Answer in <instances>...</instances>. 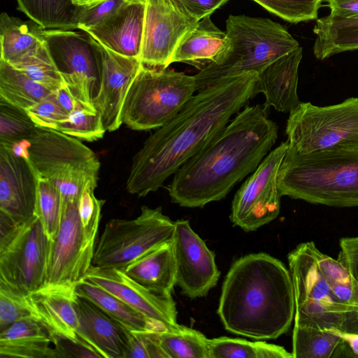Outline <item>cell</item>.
Instances as JSON below:
<instances>
[{"mask_svg": "<svg viewBox=\"0 0 358 358\" xmlns=\"http://www.w3.org/2000/svg\"><path fill=\"white\" fill-rule=\"evenodd\" d=\"M257 83L258 73L248 72L198 90L134 155L128 192L143 197L162 187L257 94Z\"/></svg>", "mask_w": 358, "mask_h": 358, "instance_id": "cell-1", "label": "cell"}, {"mask_svg": "<svg viewBox=\"0 0 358 358\" xmlns=\"http://www.w3.org/2000/svg\"><path fill=\"white\" fill-rule=\"evenodd\" d=\"M265 105L246 106L174 174L167 189L171 201L203 208L224 199L255 171L275 145L278 127Z\"/></svg>", "mask_w": 358, "mask_h": 358, "instance_id": "cell-2", "label": "cell"}, {"mask_svg": "<svg viewBox=\"0 0 358 358\" xmlns=\"http://www.w3.org/2000/svg\"><path fill=\"white\" fill-rule=\"evenodd\" d=\"M294 312L291 274L281 261L260 252L233 263L217 308L226 330L257 340L275 339L288 331Z\"/></svg>", "mask_w": 358, "mask_h": 358, "instance_id": "cell-3", "label": "cell"}, {"mask_svg": "<svg viewBox=\"0 0 358 358\" xmlns=\"http://www.w3.org/2000/svg\"><path fill=\"white\" fill-rule=\"evenodd\" d=\"M282 196L331 207L358 206V149L286 152L278 176Z\"/></svg>", "mask_w": 358, "mask_h": 358, "instance_id": "cell-4", "label": "cell"}, {"mask_svg": "<svg viewBox=\"0 0 358 358\" xmlns=\"http://www.w3.org/2000/svg\"><path fill=\"white\" fill-rule=\"evenodd\" d=\"M225 32L223 49L194 76L198 90L225 78L259 73L299 46L285 27L268 18L229 15Z\"/></svg>", "mask_w": 358, "mask_h": 358, "instance_id": "cell-5", "label": "cell"}, {"mask_svg": "<svg viewBox=\"0 0 358 358\" xmlns=\"http://www.w3.org/2000/svg\"><path fill=\"white\" fill-rule=\"evenodd\" d=\"M26 153L38 178L53 183L63 200H78L87 186H97L99 160L76 138L36 127L26 140Z\"/></svg>", "mask_w": 358, "mask_h": 358, "instance_id": "cell-6", "label": "cell"}, {"mask_svg": "<svg viewBox=\"0 0 358 358\" xmlns=\"http://www.w3.org/2000/svg\"><path fill=\"white\" fill-rule=\"evenodd\" d=\"M196 91L194 76L143 64L125 97L122 122L136 131L157 129L173 118Z\"/></svg>", "mask_w": 358, "mask_h": 358, "instance_id": "cell-7", "label": "cell"}, {"mask_svg": "<svg viewBox=\"0 0 358 358\" xmlns=\"http://www.w3.org/2000/svg\"><path fill=\"white\" fill-rule=\"evenodd\" d=\"M285 131L289 154L358 149V97L325 106L301 102L289 113Z\"/></svg>", "mask_w": 358, "mask_h": 358, "instance_id": "cell-8", "label": "cell"}, {"mask_svg": "<svg viewBox=\"0 0 358 358\" xmlns=\"http://www.w3.org/2000/svg\"><path fill=\"white\" fill-rule=\"evenodd\" d=\"M313 241L299 244L287 256L295 302L294 324L343 331L353 312L332 293L319 268Z\"/></svg>", "mask_w": 358, "mask_h": 358, "instance_id": "cell-9", "label": "cell"}, {"mask_svg": "<svg viewBox=\"0 0 358 358\" xmlns=\"http://www.w3.org/2000/svg\"><path fill=\"white\" fill-rule=\"evenodd\" d=\"M175 222L162 208L141 207L132 220L112 219L96 242L92 265L122 269L131 262L173 238Z\"/></svg>", "mask_w": 358, "mask_h": 358, "instance_id": "cell-10", "label": "cell"}, {"mask_svg": "<svg viewBox=\"0 0 358 358\" xmlns=\"http://www.w3.org/2000/svg\"><path fill=\"white\" fill-rule=\"evenodd\" d=\"M48 244L36 215L21 225L0 229V282L24 294L43 285Z\"/></svg>", "mask_w": 358, "mask_h": 358, "instance_id": "cell-11", "label": "cell"}, {"mask_svg": "<svg viewBox=\"0 0 358 358\" xmlns=\"http://www.w3.org/2000/svg\"><path fill=\"white\" fill-rule=\"evenodd\" d=\"M66 85L78 100L93 104L100 83L101 52L87 32L74 29H45L35 27Z\"/></svg>", "mask_w": 358, "mask_h": 358, "instance_id": "cell-12", "label": "cell"}, {"mask_svg": "<svg viewBox=\"0 0 358 358\" xmlns=\"http://www.w3.org/2000/svg\"><path fill=\"white\" fill-rule=\"evenodd\" d=\"M287 149L285 141L271 151L236 192L230 215L234 225L251 231L278 216L282 195L278 176Z\"/></svg>", "mask_w": 358, "mask_h": 358, "instance_id": "cell-13", "label": "cell"}, {"mask_svg": "<svg viewBox=\"0 0 358 358\" xmlns=\"http://www.w3.org/2000/svg\"><path fill=\"white\" fill-rule=\"evenodd\" d=\"M78 201L63 200L59 231L48 244L45 283L76 286L92 265L96 243L84 234Z\"/></svg>", "mask_w": 358, "mask_h": 358, "instance_id": "cell-14", "label": "cell"}, {"mask_svg": "<svg viewBox=\"0 0 358 358\" xmlns=\"http://www.w3.org/2000/svg\"><path fill=\"white\" fill-rule=\"evenodd\" d=\"M198 22L173 0H145L142 64L167 68L178 43Z\"/></svg>", "mask_w": 358, "mask_h": 358, "instance_id": "cell-15", "label": "cell"}, {"mask_svg": "<svg viewBox=\"0 0 358 358\" xmlns=\"http://www.w3.org/2000/svg\"><path fill=\"white\" fill-rule=\"evenodd\" d=\"M173 240L176 285L189 298L205 296L217 285L220 275L214 252L192 229L187 220L175 222Z\"/></svg>", "mask_w": 358, "mask_h": 358, "instance_id": "cell-16", "label": "cell"}, {"mask_svg": "<svg viewBox=\"0 0 358 358\" xmlns=\"http://www.w3.org/2000/svg\"><path fill=\"white\" fill-rule=\"evenodd\" d=\"M38 179L27 157L0 144V220L19 226L35 216Z\"/></svg>", "mask_w": 358, "mask_h": 358, "instance_id": "cell-17", "label": "cell"}, {"mask_svg": "<svg viewBox=\"0 0 358 358\" xmlns=\"http://www.w3.org/2000/svg\"><path fill=\"white\" fill-rule=\"evenodd\" d=\"M100 83L92 103L100 113L106 131L122 125V106L129 89L143 66L139 58L120 55L99 43Z\"/></svg>", "mask_w": 358, "mask_h": 358, "instance_id": "cell-18", "label": "cell"}, {"mask_svg": "<svg viewBox=\"0 0 358 358\" xmlns=\"http://www.w3.org/2000/svg\"><path fill=\"white\" fill-rule=\"evenodd\" d=\"M84 278L122 299L168 330L178 325L176 306L172 297H164L150 292L120 269L91 265Z\"/></svg>", "mask_w": 358, "mask_h": 358, "instance_id": "cell-19", "label": "cell"}, {"mask_svg": "<svg viewBox=\"0 0 358 358\" xmlns=\"http://www.w3.org/2000/svg\"><path fill=\"white\" fill-rule=\"evenodd\" d=\"M76 286L45 283L24 294L32 319L42 324L52 339L62 338L80 343L77 336L79 322L74 305Z\"/></svg>", "mask_w": 358, "mask_h": 358, "instance_id": "cell-20", "label": "cell"}, {"mask_svg": "<svg viewBox=\"0 0 358 358\" xmlns=\"http://www.w3.org/2000/svg\"><path fill=\"white\" fill-rule=\"evenodd\" d=\"M78 319V341L100 357L127 358L131 331L90 300L79 296L74 302Z\"/></svg>", "mask_w": 358, "mask_h": 358, "instance_id": "cell-21", "label": "cell"}, {"mask_svg": "<svg viewBox=\"0 0 358 358\" xmlns=\"http://www.w3.org/2000/svg\"><path fill=\"white\" fill-rule=\"evenodd\" d=\"M145 0H133L99 25L85 31L107 48L140 59Z\"/></svg>", "mask_w": 358, "mask_h": 358, "instance_id": "cell-22", "label": "cell"}, {"mask_svg": "<svg viewBox=\"0 0 358 358\" xmlns=\"http://www.w3.org/2000/svg\"><path fill=\"white\" fill-rule=\"evenodd\" d=\"M302 55L303 48L299 46L258 73L257 93L264 94L266 108L289 113L301 103L297 86Z\"/></svg>", "mask_w": 358, "mask_h": 358, "instance_id": "cell-23", "label": "cell"}, {"mask_svg": "<svg viewBox=\"0 0 358 358\" xmlns=\"http://www.w3.org/2000/svg\"><path fill=\"white\" fill-rule=\"evenodd\" d=\"M120 270L150 292L172 297L176 285L173 240L142 255Z\"/></svg>", "mask_w": 358, "mask_h": 358, "instance_id": "cell-24", "label": "cell"}, {"mask_svg": "<svg viewBox=\"0 0 358 358\" xmlns=\"http://www.w3.org/2000/svg\"><path fill=\"white\" fill-rule=\"evenodd\" d=\"M49 331L32 319L15 322L0 331L1 358H57Z\"/></svg>", "mask_w": 358, "mask_h": 358, "instance_id": "cell-25", "label": "cell"}, {"mask_svg": "<svg viewBox=\"0 0 358 358\" xmlns=\"http://www.w3.org/2000/svg\"><path fill=\"white\" fill-rule=\"evenodd\" d=\"M226 41V32L217 28L207 16L183 36L173 52L171 64L185 62L201 70L215 59Z\"/></svg>", "mask_w": 358, "mask_h": 358, "instance_id": "cell-26", "label": "cell"}, {"mask_svg": "<svg viewBox=\"0 0 358 358\" xmlns=\"http://www.w3.org/2000/svg\"><path fill=\"white\" fill-rule=\"evenodd\" d=\"M76 293L78 296L92 301L131 331L168 330L122 299L85 278L76 285Z\"/></svg>", "mask_w": 358, "mask_h": 358, "instance_id": "cell-27", "label": "cell"}, {"mask_svg": "<svg viewBox=\"0 0 358 358\" xmlns=\"http://www.w3.org/2000/svg\"><path fill=\"white\" fill-rule=\"evenodd\" d=\"M313 32V52L317 59L358 49V15L339 17L329 14L317 20Z\"/></svg>", "mask_w": 358, "mask_h": 358, "instance_id": "cell-28", "label": "cell"}, {"mask_svg": "<svg viewBox=\"0 0 358 358\" xmlns=\"http://www.w3.org/2000/svg\"><path fill=\"white\" fill-rule=\"evenodd\" d=\"M1 59L15 66L35 54L43 43L35 27L3 12L0 15Z\"/></svg>", "mask_w": 358, "mask_h": 358, "instance_id": "cell-29", "label": "cell"}, {"mask_svg": "<svg viewBox=\"0 0 358 358\" xmlns=\"http://www.w3.org/2000/svg\"><path fill=\"white\" fill-rule=\"evenodd\" d=\"M293 358H330L348 357L344 341L329 329L294 324L292 332Z\"/></svg>", "mask_w": 358, "mask_h": 358, "instance_id": "cell-30", "label": "cell"}, {"mask_svg": "<svg viewBox=\"0 0 358 358\" xmlns=\"http://www.w3.org/2000/svg\"><path fill=\"white\" fill-rule=\"evenodd\" d=\"M53 92L0 59V101L27 111Z\"/></svg>", "mask_w": 358, "mask_h": 358, "instance_id": "cell-31", "label": "cell"}, {"mask_svg": "<svg viewBox=\"0 0 358 358\" xmlns=\"http://www.w3.org/2000/svg\"><path fill=\"white\" fill-rule=\"evenodd\" d=\"M18 9L45 29H78L81 6L73 0H17Z\"/></svg>", "mask_w": 358, "mask_h": 358, "instance_id": "cell-32", "label": "cell"}, {"mask_svg": "<svg viewBox=\"0 0 358 358\" xmlns=\"http://www.w3.org/2000/svg\"><path fill=\"white\" fill-rule=\"evenodd\" d=\"M157 337L168 358H210V339L192 328L178 324Z\"/></svg>", "mask_w": 358, "mask_h": 358, "instance_id": "cell-33", "label": "cell"}, {"mask_svg": "<svg viewBox=\"0 0 358 358\" xmlns=\"http://www.w3.org/2000/svg\"><path fill=\"white\" fill-rule=\"evenodd\" d=\"M210 358H293L278 345L224 336L210 339Z\"/></svg>", "mask_w": 358, "mask_h": 358, "instance_id": "cell-34", "label": "cell"}, {"mask_svg": "<svg viewBox=\"0 0 358 358\" xmlns=\"http://www.w3.org/2000/svg\"><path fill=\"white\" fill-rule=\"evenodd\" d=\"M319 268L335 297L358 313V282L338 260L317 250Z\"/></svg>", "mask_w": 358, "mask_h": 358, "instance_id": "cell-35", "label": "cell"}, {"mask_svg": "<svg viewBox=\"0 0 358 358\" xmlns=\"http://www.w3.org/2000/svg\"><path fill=\"white\" fill-rule=\"evenodd\" d=\"M55 130L89 142L102 138L106 131L101 116L94 105L79 100L75 110Z\"/></svg>", "mask_w": 358, "mask_h": 358, "instance_id": "cell-36", "label": "cell"}, {"mask_svg": "<svg viewBox=\"0 0 358 358\" xmlns=\"http://www.w3.org/2000/svg\"><path fill=\"white\" fill-rule=\"evenodd\" d=\"M62 205L63 198L59 189L49 180L39 178L35 215L49 241H53L59 231Z\"/></svg>", "mask_w": 358, "mask_h": 358, "instance_id": "cell-37", "label": "cell"}, {"mask_svg": "<svg viewBox=\"0 0 358 358\" xmlns=\"http://www.w3.org/2000/svg\"><path fill=\"white\" fill-rule=\"evenodd\" d=\"M13 66L52 92L66 85L44 41L35 54L26 57Z\"/></svg>", "mask_w": 358, "mask_h": 358, "instance_id": "cell-38", "label": "cell"}, {"mask_svg": "<svg viewBox=\"0 0 358 358\" xmlns=\"http://www.w3.org/2000/svg\"><path fill=\"white\" fill-rule=\"evenodd\" d=\"M36 128L25 110L0 101V144L10 148L29 138Z\"/></svg>", "mask_w": 358, "mask_h": 358, "instance_id": "cell-39", "label": "cell"}, {"mask_svg": "<svg viewBox=\"0 0 358 358\" xmlns=\"http://www.w3.org/2000/svg\"><path fill=\"white\" fill-rule=\"evenodd\" d=\"M291 23L315 20L324 0H253Z\"/></svg>", "mask_w": 358, "mask_h": 358, "instance_id": "cell-40", "label": "cell"}, {"mask_svg": "<svg viewBox=\"0 0 358 358\" xmlns=\"http://www.w3.org/2000/svg\"><path fill=\"white\" fill-rule=\"evenodd\" d=\"M26 319H32V315L24 294L0 282V331L15 322Z\"/></svg>", "mask_w": 358, "mask_h": 358, "instance_id": "cell-41", "label": "cell"}, {"mask_svg": "<svg viewBox=\"0 0 358 358\" xmlns=\"http://www.w3.org/2000/svg\"><path fill=\"white\" fill-rule=\"evenodd\" d=\"M95 189V187L87 186L78 201V213L84 234L88 241L93 243H96L101 208L105 203V200L96 198Z\"/></svg>", "mask_w": 358, "mask_h": 358, "instance_id": "cell-42", "label": "cell"}, {"mask_svg": "<svg viewBox=\"0 0 358 358\" xmlns=\"http://www.w3.org/2000/svg\"><path fill=\"white\" fill-rule=\"evenodd\" d=\"M133 0H100L82 5L77 18L78 29L87 31L104 22Z\"/></svg>", "mask_w": 358, "mask_h": 358, "instance_id": "cell-43", "label": "cell"}, {"mask_svg": "<svg viewBox=\"0 0 358 358\" xmlns=\"http://www.w3.org/2000/svg\"><path fill=\"white\" fill-rule=\"evenodd\" d=\"M36 127L56 129L69 117L57 102L54 92L26 111Z\"/></svg>", "mask_w": 358, "mask_h": 358, "instance_id": "cell-44", "label": "cell"}, {"mask_svg": "<svg viewBox=\"0 0 358 358\" xmlns=\"http://www.w3.org/2000/svg\"><path fill=\"white\" fill-rule=\"evenodd\" d=\"M158 331H131L127 358H168L157 337Z\"/></svg>", "mask_w": 358, "mask_h": 358, "instance_id": "cell-45", "label": "cell"}, {"mask_svg": "<svg viewBox=\"0 0 358 358\" xmlns=\"http://www.w3.org/2000/svg\"><path fill=\"white\" fill-rule=\"evenodd\" d=\"M338 260L358 282V236L343 237L339 241Z\"/></svg>", "mask_w": 358, "mask_h": 358, "instance_id": "cell-46", "label": "cell"}, {"mask_svg": "<svg viewBox=\"0 0 358 358\" xmlns=\"http://www.w3.org/2000/svg\"><path fill=\"white\" fill-rule=\"evenodd\" d=\"M197 21L210 16L229 0H173Z\"/></svg>", "mask_w": 358, "mask_h": 358, "instance_id": "cell-47", "label": "cell"}, {"mask_svg": "<svg viewBox=\"0 0 358 358\" xmlns=\"http://www.w3.org/2000/svg\"><path fill=\"white\" fill-rule=\"evenodd\" d=\"M53 345L58 357H100L89 347L69 339L54 338Z\"/></svg>", "mask_w": 358, "mask_h": 358, "instance_id": "cell-48", "label": "cell"}, {"mask_svg": "<svg viewBox=\"0 0 358 358\" xmlns=\"http://www.w3.org/2000/svg\"><path fill=\"white\" fill-rule=\"evenodd\" d=\"M330 8V15L339 17L358 15V0H324Z\"/></svg>", "mask_w": 358, "mask_h": 358, "instance_id": "cell-49", "label": "cell"}, {"mask_svg": "<svg viewBox=\"0 0 358 358\" xmlns=\"http://www.w3.org/2000/svg\"><path fill=\"white\" fill-rule=\"evenodd\" d=\"M54 95L63 109L70 114L76 106L78 99L71 94L66 85H64L54 92Z\"/></svg>", "mask_w": 358, "mask_h": 358, "instance_id": "cell-50", "label": "cell"}, {"mask_svg": "<svg viewBox=\"0 0 358 358\" xmlns=\"http://www.w3.org/2000/svg\"><path fill=\"white\" fill-rule=\"evenodd\" d=\"M329 330L338 335L346 343L355 357H358V333L344 331L336 329Z\"/></svg>", "mask_w": 358, "mask_h": 358, "instance_id": "cell-51", "label": "cell"}, {"mask_svg": "<svg viewBox=\"0 0 358 358\" xmlns=\"http://www.w3.org/2000/svg\"><path fill=\"white\" fill-rule=\"evenodd\" d=\"M343 331L358 333V314L350 313L348 315Z\"/></svg>", "mask_w": 358, "mask_h": 358, "instance_id": "cell-52", "label": "cell"}, {"mask_svg": "<svg viewBox=\"0 0 358 358\" xmlns=\"http://www.w3.org/2000/svg\"><path fill=\"white\" fill-rule=\"evenodd\" d=\"M100 0H73L74 3L77 5H87Z\"/></svg>", "mask_w": 358, "mask_h": 358, "instance_id": "cell-53", "label": "cell"}]
</instances>
